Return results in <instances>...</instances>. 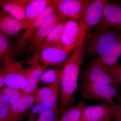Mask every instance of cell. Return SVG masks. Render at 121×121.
<instances>
[{
	"mask_svg": "<svg viewBox=\"0 0 121 121\" xmlns=\"http://www.w3.org/2000/svg\"><path fill=\"white\" fill-rule=\"evenodd\" d=\"M84 36L82 33L78 43L63 68L58 102V109L62 113L73 106L74 103L80 68L84 56Z\"/></svg>",
	"mask_w": 121,
	"mask_h": 121,
	"instance_id": "cell-1",
	"label": "cell"
},
{
	"mask_svg": "<svg viewBox=\"0 0 121 121\" xmlns=\"http://www.w3.org/2000/svg\"><path fill=\"white\" fill-rule=\"evenodd\" d=\"M121 39V30L108 28L88 33L83 39L84 55L92 57L105 55Z\"/></svg>",
	"mask_w": 121,
	"mask_h": 121,
	"instance_id": "cell-2",
	"label": "cell"
},
{
	"mask_svg": "<svg viewBox=\"0 0 121 121\" xmlns=\"http://www.w3.org/2000/svg\"><path fill=\"white\" fill-rule=\"evenodd\" d=\"M80 83H91L114 87L120 90V86L109 68L98 58L87 64L80 76Z\"/></svg>",
	"mask_w": 121,
	"mask_h": 121,
	"instance_id": "cell-3",
	"label": "cell"
},
{
	"mask_svg": "<svg viewBox=\"0 0 121 121\" xmlns=\"http://www.w3.org/2000/svg\"><path fill=\"white\" fill-rule=\"evenodd\" d=\"M83 98L104 101L115 106L114 99L121 101L120 90L114 87L98 83H80L78 90Z\"/></svg>",
	"mask_w": 121,
	"mask_h": 121,
	"instance_id": "cell-4",
	"label": "cell"
},
{
	"mask_svg": "<svg viewBox=\"0 0 121 121\" xmlns=\"http://www.w3.org/2000/svg\"><path fill=\"white\" fill-rule=\"evenodd\" d=\"M3 78L6 87L23 90L28 84L24 69L21 63L10 57L3 62Z\"/></svg>",
	"mask_w": 121,
	"mask_h": 121,
	"instance_id": "cell-5",
	"label": "cell"
},
{
	"mask_svg": "<svg viewBox=\"0 0 121 121\" xmlns=\"http://www.w3.org/2000/svg\"><path fill=\"white\" fill-rule=\"evenodd\" d=\"M64 19H66L61 16L56 8L55 10L48 17L30 38L26 47L27 55L34 53L52 29Z\"/></svg>",
	"mask_w": 121,
	"mask_h": 121,
	"instance_id": "cell-6",
	"label": "cell"
},
{
	"mask_svg": "<svg viewBox=\"0 0 121 121\" xmlns=\"http://www.w3.org/2000/svg\"><path fill=\"white\" fill-rule=\"evenodd\" d=\"M107 2L106 0H91L87 7L82 17L78 21L81 30L86 35L91 29L97 26L102 19Z\"/></svg>",
	"mask_w": 121,
	"mask_h": 121,
	"instance_id": "cell-7",
	"label": "cell"
},
{
	"mask_svg": "<svg viewBox=\"0 0 121 121\" xmlns=\"http://www.w3.org/2000/svg\"><path fill=\"white\" fill-rule=\"evenodd\" d=\"M56 9V5L52 2V4L49 5L41 15L25 29L24 32L19 39H17L16 43H14L15 55L21 54L26 51V47L30 38L43 23L48 17Z\"/></svg>",
	"mask_w": 121,
	"mask_h": 121,
	"instance_id": "cell-8",
	"label": "cell"
},
{
	"mask_svg": "<svg viewBox=\"0 0 121 121\" xmlns=\"http://www.w3.org/2000/svg\"><path fill=\"white\" fill-rule=\"evenodd\" d=\"M118 113L117 105L107 103L86 106L83 111L80 121H111Z\"/></svg>",
	"mask_w": 121,
	"mask_h": 121,
	"instance_id": "cell-9",
	"label": "cell"
},
{
	"mask_svg": "<svg viewBox=\"0 0 121 121\" xmlns=\"http://www.w3.org/2000/svg\"><path fill=\"white\" fill-rule=\"evenodd\" d=\"M56 9L65 19L78 21L80 19L91 0H54Z\"/></svg>",
	"mask_w": 121,
	"mask_h": 121,
	"instance_id": "cell-10",
	"label": "cell"
},
{
	"mask_svg": "<svg viewBox=\"0 0 121 121\" xmlns=\"http://www.w3.org/2000/svg\"><path fill=\"white\" fill-rule=\"evenodd\" d=\"M70 52L59 46L46 48L39 53L40 62L46 67H64Z\"/></svg>",
	"mask_w": 121,
	"mask_h": 121,
	"instance_id": "cell-11",
	"label": "cell"
},
{
	"mask_svg": "<svg viewBox=\"0 0 121 121\" xmlns=\"http://www.w3.org/2000/svg\"><path fill=\"white\" fill-rule=\"evenodd\" d=\"M27 63L30 66L24 69L25 72L28 84L22 91L26 94L33 93L37 90L38 83L44 72L47 70V67L43 65H40L39 55L35 54L31 58L27 60Z\"/></svg>",
	"mask_w": 121,
	"mask_h": 121,
	"instance_id": "cell-12",
	"label": "cell"
},
{
	"mask_svg": "<svg viewBox=\"0 0 121 121\" xmlns=\"http://www.w3.org/2000/svg\"><path fill=\"white\" fill-rule=\"evenodd\" d=\"M95 30L108 28L121 30V3L107 2L104 12L103 18L97 25Z\"/></svg>",
	"mask_w": 121,
	"mask_h": 121,
	"instance_id": "cell-13",
	"label": "cell"
},
{
	"mask_svg": "<svg viewBox=\"0 0 121 121\" xmlns=\"http://www.w3.org/2000/svg\"><path fill=\"white\" fill-rule=\"evenodd\" d=\"M81 35L79 21L72 19L67 20L60 43L57 46L71 52L78 44Z\"/></svg>",
	"mask_w": 121,
	"mask_h": 121,
	"instance_id": "cell-14",
	"label": "cell"
},
{
	"mask_svg": "<svg viewBox=\"0 0 121 121\" xmlns=\"http://www.w3.org/2000/svg\"><path fill=\"white\" fill-rule=\"evenodd\" d=\"M36 104L35 91L24 95L10 106L7 121H21L24 114Z\"/></svg>",
	"mask_w": 121,
	"mask_h": 121,
	"instance_id": "cell-15",
	"label": "cell"
},
{
	"mask_svg": "<svg viewBox=\"0 0 121 121\" xmlns=\"http://www.w3.org/2000/svg\"><path fill=\"white\" fill-rule=\"evenodd\" d=\"M27 0H4L0 1V8L16 19L26 28L25 7Z\"/></svg>",
	"mask_w": 121,
	"mask_h": 121,
	"instance_id": "cell-16",
	"label": "cell"
},
{
	"mask_svg": "<svg viewBox=\"0 0 121 121\" xmlns=\"http://www.w3.org/2000/svg\"><path fill=\"white\" fill-rule=\"evenodd\" d=\"M23 24L4 11L0 12V32L8 38L17 37L22 30Z\"/></svg>",
	"mask_w": 121,
	"mask_h": 121,
	"instance_id": "cell-17",
	"label": "cell"
},
{
	"mask_svg": "<svg viewBox=\"0 0 121 121\" xmlns=\"http://www.w3.org/2000/svg\"><path fill=\"white\" fill-rule=\"evenodd\" d=\"M52 2L51 0H28L25 7L26 28L30 25Z\"/></svg>",
	"mask_w": 121,
	"mask_h": 121,
	"instance_id": "cell-18",
	"label": "cell"
},
{
	"mask_svg": "<svg viewBox=\"0 0 121 121\" xmlns=\"http://www.w3.org/2000/svg\"><path fill=\"white\" fill-rule=\"evenodd\" d=\"M60 82L37 89L35 91L36 103L44 101H49L58 107Z\"/></svg>",
	"mask_w": 121,
	"mask_h": 121,
	"instance_id": "cell-19",
	"label": "cell"
},
{
	"mask_svg": "<svg viewBox=\"0 0 121 121\" xmlns=\"http://www.w3.org/2000/svg\"><path fill=\"white\" fill-rule=\"evenodd\" d=\"M66 19L62 21L50 32L47 37L42 41L34 52L39 53L46 48L56 47L60 43Z\"/></svg>",
	"mask_w": 121,
	"mask_h": 121,
	"instance_id": "cell-20",
	"label": "cell"
},
{
	"mask_svg": "<svg viewBox=\"0 0 121 121\" xmlns=\"http://www.w3.org/2000/svg\"><path fill=\"white\" fill-rule=\"evenodd\" d=\"M86 106V103L82 99L63 113L57 121H81L83 111Z\"/></svg>",
	"mask_w": 121,
	"mask_h": 121,
	"instance_id": "cell-21",
	"label": "cell"
},
{
	"mask_svg": "<svg viewBox=\"0 0 121 121\" xmlns=\"http://www.w3.org/2000/svg\"><path fill=\"white\" fill-rule=\"evenodd\" d=\"M64 67H55L47 69L41 76L39 82L54 84L61 82Z\"/></svg>",
	"mask_w": 121,
	"mask_h": 121,
	"instance_id": "cell-22",
	"label": "cell"
},
{
	"mask_svg": "<svg viewBox=\"0 0 121 121\" xmlns=\"http://www.w3.org/2000/svg\"><path fill=\"white\" fill-rule=\"evenodd\" d=\"M14 44L9 38L0 32V60L4 62L9 57L14 58L15 55Z\"/></svg>",
	"mask_w": 121,
	"mask_h": 121,
	"instance_id": "cell-23",
	"label": "cell"
},
{
	"mask_svg": "<svg viewBox=\"0 0 121 121\" xmlns=\"http://www.w3.org/2000/svg\"><path fill=\"white\" fill-rule=\"evenodd\" d=\"M121 56V39L109 52L98 58L104 65L109 67L118 62Z\"/></svg>",
	"mask_w": 121,
	"mask_h": 121,
	"instance_id": "cell-24",
	"label": "cell"
},
{
	"mask_svg": "<svg viewBox=\"0 0 121 121\" xmlns=\"http://www.w3.org/2000/svg\"><path fill=\"white\" fill-rule=\"evenodd\" d=\"M53 109H58V107L51 102L44 101L36 103L31 108L28 121H35L37 118L36 115L39 117L46 110Z\"/></svg>",
	"mask_w": 121,
	"mask_h": 121,
	"instance_id": "cell-25",
	"label": "cell"
},
{
	"mask_svg": "<svg viewBox=\"0 0 121 121\" xmlns=\"http://www.w3.org/2000/svg\"><path fill=\"white\" fill-rule=\"evenodd\" d=\"M0 94L5 97L10 105L15 103L25 94L22 90L5 87L0 89Z\"/></svg>",
	"mask_w": 121,
	"mask_h": 121,
	"instance_id": "cell-26",
	"label": "cell"
},
{
	"mask_svg": "<svg viewBox=\"0 0 121 121\" xmlns=\"http://www.w3.org/2000/svg\"><path fill=\"white\" fill-rule=\"evenodd\" d=\"M62 114L58 109H50L40 115L35 121H57Z\"/></svg>",
	"mask_w": 121,
	"mask_h": 121,
	"instance_id": "cell-27",
	"label": "cell"
},
{
	"mask_svg": "<svg viewBox=\"0 0 121 121\" xmlns=\"http://www.w3.org/2000/svg\"><path fill=\"white\" fill-rule=\"evenodd\" d=\"M10 106L5 97L0 94V121H7L10 112Z\"/></svg>",
	"mask_w": 121,
	"mask_h": 121,
	"instance_id": "cell-28",
	"label": "cell"
},
{
	"mask_svg": "<svg viewBox=\"0 0 121 121\" xmlns=\"http://www.w3.org/2000/svg\"><path fill=\"white\" fill-rule=\"evenodd\" d=\"M111 72L114 76L120 86H121V64L117 62L109 67Z\"/></svg>",
	"mask_w": 121,
	"mask_h": 121,
	"instance_id": "cell-29",
	"label": "cell"
},
{
	"mask_svg": "<svg viewBox=\"0 0 121 121\" xmlns=\"http://www.w3.org/2000/svg\"><path fill=\"white\" fill-rule=\"evenodd\" d=\"M5 87L3 78V67L0 65V89Z\"/></svg>",
	"mask_w": 121,
	"mask_h": 121,
	"instance_id": "cell-30",
	"label": "cell"
},
{
	"mask_svg": "<svg viewBox=\"0 0 121 121\" xmlns=\"http://www.w3.org/2000/svg\"><path fill=\"white\" fill-rule=\"evenodd\" d=\"M113 121H121V114L117 115L115 117L114 120Z\"/></svg>",
	"mask_w": 121,
	"mask_h": 121,
	"instance_id": "cell-31",
	"label": "cell"
},
{
	"mask_svg": "<svg viewBox=\"0 0 121 121\" xmlns=\"http://www.w3.org/2000/svg\"><path fill=\"white\" fill-rule=\"evenodd\" d=\"M117 105L118 108V115L121 114V101L119 102V104Z\"/></svg>",
	"mask_w": 121,
	"mask_h": 121,
	"instance_id": "cell-32",
	"label": "cell"
}]
</instances>
